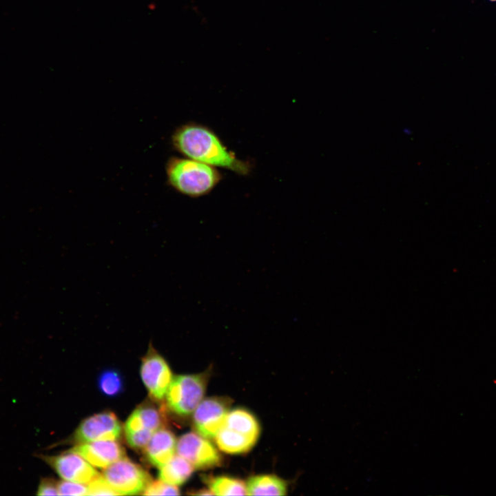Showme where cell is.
Instances as JSON below:
<instances>
[{"mask_svg": "<svg viewBox=\"0 0 496 496\" xmlns=\"http://www.w3.org/2000/svg\"><path fill=\"white\" fill-rule=\"evenodd\" d=\"M36 494L37 495H59L58 482L52 478L41 479Z\"/></svg>", "mask_w": 496, "mask_h": 496, "instance_id": "7402d4cb", "label": "cell"}, {"mask_svg": "<svg viewBox=\"0 0 496 496\" xmlns=\"http://www.w3.org/2000/svg\"><path fill=\"white\" fill-rule=\"evenodd\" d=\"M69 451L77 453L93 466L105 468L125 457L124 448L116 440H97L77 444Z\"/></svg>", "mask_w": 496, "mask_h": 496, "instance_id": "8fae6325", "label": "cell"}, {"mask_svg": "<svg viewBox=\"0 0 496 496\" xmlns=\"http://www.w3.org/2000/svg\"><path fill=\"white\" fill-rule=\"evenodd\" d=\"M194 495H214L213 492L209 489H201L197 491L196 493H193Z\"/></svg>", "mask_w": 496, "mask_h": 496, "instance_id": "603a6c76", "label": "cell"}, {"mask_svg": "<svg viewBox=\"0 0 496 496\" xmlns=\"http://www.w3.org/2000/svg\"><path fill=\"white\" fill-rule=\"evenodd\" d=\"M209 488L216 495H246V484L240 479L218 476L206 479Z\"/></svg>", "mask_w": 496, "mask_h": 496, "instance_id": "e0dca14e", "label": "cell"}, {"mask_svg": "<svg viewBox=\"0 0 496 496\" xmlns=\"http://www.w3.org/2000/svg\"><path fill=\"white\" fill-rule=\"evenodd\" d=\"M164 411L152 403H143L127 419L124 431L127 444L133 448H144L152 435L163 427Z\"/></svg>", "mask_w": 496, "mask_h": 496, "instance_id": "277c9868", "label": "cell"}, {"mask_svg": "<svg viewBox=\"0 0 496 496\" xmlns=\"http://www.w3.org/2000/svg\"><path fill=\"white\" fill-rule=\"evenodd\" d=\"M59 495H87L88 487L84 484L68 480L58 482Z\"/></svg>", "mask_w": 496, "mask_h": 496, "instance_id": "44dd1931", "label": "cell"}, {"mask_svg": "<svg viewBox=\"0 0 496 496\" xmlns=\"http://www.w3.org/2000/svg\"><path fill=\"white\" fill-rule=\"evenodd\" d=\"M174 147L185 157L240 175L251 171V165L238 158L209 127L193 123L178 127L172 136Z\"/></svg>", "mask_w": 496, "mask_h": 496, "instance_id": "6da1fadb", "label": "cell"}, {"mask_svg": "<svg viewBox=\"0 0 496 496\" xmlns=\"http://www.w3.org/2000/svg\"><path fill=\"white\" fill-rule=\"evenodd\" d=\"M223 426L257 440L260 431L259 423L254 415L243 409L229 411Z\"/></svg>", "mask_w": 496, "mask_h": 496, "instance_id": "5bb4252c", "label": "cell"}, {"mask_svg": "<svg viewBox=\"0 0 496 496\" xmlns=\"http://www.w3.org/2000/svg\"><path fill=\"white\" fill-rule=\"evenodd\" d=\"M99 390L107 397H116L121 393L124 389V380L122 375L116 369H105L98 376Z\"/></svg>", "mask_w": 496, "mask_h": 496, "instance_id": "ac0fdd59", "label": "cell"}, {"mask_svg": "<svg viewBox=\"0 0 496 496\" xmlns=\"http://www.w3.org/2000/svg\"><path fill=\"white\" fill-rule=\"evenodd\" d=\"M176 439L169 430L162 427L156 431L145 446V455L154 466L161 468L176 451Z\"/></svg>", "mask_w": 496, "mask_h": 496, "instance_id": "7c38bea8", "label": "cell"}, {"mask_svg": "<svg viewBox=\"0 0 496 496\" xmlns=\"http://www.w3.org/2000/svg\"><path fill=\"white\" fill-rule=\"evenodd\" d=\"M102 475L118 495L143 493L152 481L149 474L143 467L126 457L104 468Z\"/></svg>", "mask_w": 496, "mask_h": 496, "instance_id": "5b68a950", "label": "cell"}, {"mask_svg": "<svg viewBox=\"0 0 496 496\" xmlns=\"http://www.w3.org/2000/svg\"><path fill=\"white\" fill-rule=\"evenodd\" d=\"M122 428L116 415L111 411L94 414L83 420L74 433L76 444L97 440H116Z\"/></svg>", "mask_w": 496, "mask_h": 496, "instance_id": "9c48e42d", "label": "cell"}, {"mask_svg": "<svg viewBox=\"0 0 496 496\" xmlns=\"http://www.w3.org/2000/svg\"><path fill=\"white\" fill-rule=\"evenodd\" d=\"M176 452L194 468H209L221 463V457L212 443L207 438L193 432L180 437L176 443Z\"/></svg>", "mask_w": 496, "mask_h": 496, "instance_id": "52a82bcc", "label": "cell"}, {"mask_svg": "<svg viewBox=\"0 0 496 496\" xmlns=\"http://www.w3.org/2000/svg\"><path fill=\"white\" fill-rule=\"evenodd\" d=\"M63 479L88 484L99 475L98 471L85 459L70 451L56 455H38Z\"/></svg>", "mask_w": 496, "mask_h": 496, "instance_id": "ba28073f", "label": "cell"}, {"mask_svg": "<svg viewBox=\"0 0 496 496\" xmlns=\"http://www.w3.org/2000/svg\"><path fill=\"white\" fill-rule=\"evenodd\" d=\"M87 495H118L103 475H98L88 483Z\"/></svg>", "mask_w": 496, "mask_h": 496, "instance_id": "ffe728a7", "label": "cell"}, {"mask_svg": "<svg viewBox=\"0 0 496 496\" xmlns=\"http://www.w3.org/2000/svg\"><path fill=\"white\" fill-rule=\"evenodd\" d=\"M249 495H285L287 483L274 475H259L250 477L246 484Z\"/></svg>", "mask_w": 496, "mask_h": 496, "instance_id": "9a60e30c", "label": "cell"}, {"mask_svg": "<svg viewBox=\"0 0 496 496\" xmlns=\"http://www.w3.org/2000/svg\"><path fill=\"white\" fill-rule=\"evenodd\" d=\"M140 374L149 396L156 401H161L166 395L172 375L167 361L152 343L141 359Z\"/></svg>", "mask_w": 496, "mask_h": 496, "instance_id": "8992f818", "label": "cell"}, {"mask_svg": "<svg viewBox=\"0 0 496 496\" xmlns=\"http://www.w3.org/2000/svg\"><path fill=\"white\" fill-rule=\"evenodd\" d=\"M142 494L144 495H178L180 492L177 486L158 479L151 481Z\"/></svg>", "mask_w": 496, "mask_h": 496, "instance_id": "d6986e66", "label": "cell"}, {"mask_svg": "<svg viewBox=\"0 0 496 496\" xmlns=\"http://www.w3.org/2000/svg\"><path fill=\"white\" fill-rule=\"evenodd\" d=\"M488 1L490 2H492V3L496 2V0H488Z\"/></svg>", "mask_w": 496, "mask_h": 496, "instance_id": "cb8c5ba5", "label": "cell"}, {"mask_svg": "<svg viewBox=\"0 0 496 496\" xmlns=\"http://www.w3.org/2000/svg\"><path fill=\"white\" fill-rule=\"evenodd\" d=\"M230 401L224 397L203 400L194 411L193 423L196 432L207 439L215 438L229 411Z\"/></svg>", "mask_w": 496, "mask_h": 496, "instance_id": "30bf717a", "label": "cell"}, {"mask_svg": "<svg viewBox=\"0 0 496 496\" xmlns=\"http://www.w3.org/2000/svg\"><path fill=\"white\" fill-rule=\"evenodd\" d=\"M206 388L203 375H180L172 378L167 391L166 404L171 411L187 416L203 400Z\"/></svg>", "mask_w": 496, "mask_h": 496, "instance_id": "3957f363", "label": "cell"}, {"mask_svg": "<svg viewBox=\"0 0 496 496\" xmlns=\"http://www.w3.org/2000/svg\"><path fill=\"white\" fill-rule=\"evenodd\" d=\"M220 450L229 454H240L252 448L257 440L222 426L215 437Z\"/></svg>", "mask_w": 496, "mask_h": 496, "instance_id": "4fadbf2b", "label": "cell"}, {"mask_svg": "<svg viewBox=\"0 0 496 496\" xmlns=\"http://www.w3.org/2000/svg\"><path fill=\"white\" fill-rule=\"evenodd\" d=\"M194 467L185 458L177 455L160 468L159 479L174 486L185 483L192 475Z\"/></svg>", "mask_w": 496, "mask_h": 496, "instance_id": "2e32d148", "label": "cell"}, {"mask_svg": "<svg viewBox=\"0 0 496 496\" xmlns=\"http://www.w3.org/2000/svg\"><path fill=\"white\" fill-rule=\"evenodd\" d=\"M165 172L167 183L172 188L193 198L209 194L221 180L216 167L186 157L170 158Z\"/></svg>", "mask_w": 496, "mask_h": 496, "instance_id": "7a4b0ae2", "label": "cell"}]
</instances>
